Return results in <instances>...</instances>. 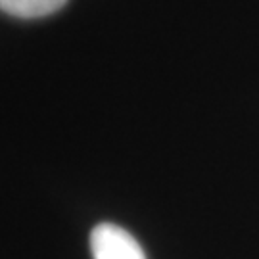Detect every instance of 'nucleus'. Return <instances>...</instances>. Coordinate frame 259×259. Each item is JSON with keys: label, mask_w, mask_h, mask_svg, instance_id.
I'll return each instance as SVG.
<instances>
[{"label": "nucleus", "mask_w": 259, "mask_h": 259, "mask_svg": "<svg viewBox=\"0 0 259 259\" xmlns=\"http://www.w3.org/2000/svg\"><path fill=\"white\" fill-rule=\"evenodd\" d=\"M91 251L94 259H146L137 238L123 227L100 223L91 232Z\"/></svg>", "instance_id": "obj_1"}, {"label": "nucleus", "mask_w": 259, "mask_h": 259, "mask_svg": "<svg viewBox=\"0 0 259 259\" xmlns=\"http://www.w3.org/2000/svg\"><path fill=\"white\" fill-rule=\"evenodd\" d=\"M67 0H0V10L14 18L33 19L50 16L65 6Z\"/></svg>", "instance_id": "obj_2"}]
</instances>
